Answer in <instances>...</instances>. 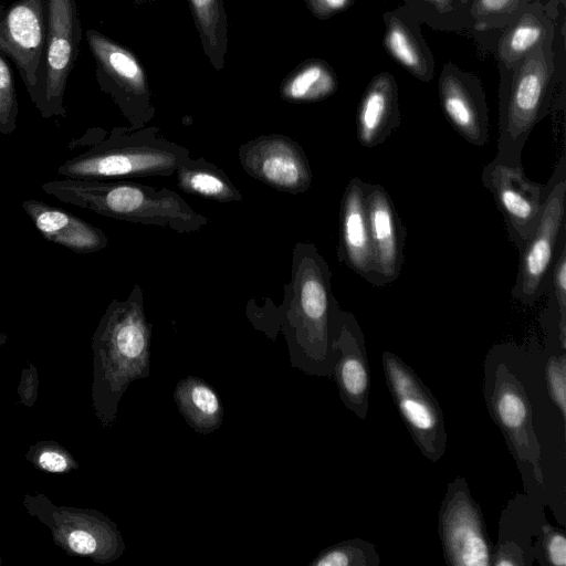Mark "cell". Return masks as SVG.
<instances>
[{
    "mask_svg": "<svg viewBox=\"0 0 566 566\" xmlns=\"http://www.w3.org/2000/svg\"><path fill=\"white\" fill-rule=\"evenodd\" d=\"M69 545L74 552L88 555L96 551L98 543L90 532L76 530L69 535Z\"/></svg>",
    "mask_w": 566,
    "mask_h": 566,
    "instance_id": "cell-36",
    "label": "cell"
},
{
    "mask_svg": "<svg viewBox=\"0 0 566 566\" xmlns=\"http://www.w3.org/2000/svg\"><path fill=\"white\" fill-rule=\"evenodd\" d=\"M533 555L534 560H537L541 566H565V532L544 521L533 543Z\"/></svg>",
    "mask_w": 566,
    "mask_h": 566,
    "instance_id": "cell-30",
    "label": "cell"
},
{
    "mask_svg": "<svg viewBox=\"0 0 566 566\" xmlns=\"http://www.w3.org/2000/svg\"><path fill=\"white\" fill-rule=\"evenodd\" d=\"M174 400L187 424L199 434H209L220 428L223 407L217 391L202 378L187 376L174 390Z\"/></svg>",
    "mask_w": 566,
    "mask_h": 566,
    "instance_id": "cell-23",
    "label": "cell"
},
{
    "mask_svg": "<svg viewBox=\"0 0 566 566\" xmlns=\"http://www.w3.org/2000/svg\"><path fill=\"white\" fill-rule=\"evenodd\" d=\"M177 186L186 193L220 203L242 201L241 191L229 176L203 157L189 156L176 169Z\"/></svg>",
    "mask_w": 566,
    "mask_h": 566,
    "instance_id": "cell-25",
    "label": "cell"
},
{
    "mask_svg": "<svg viewBox=\"0 0 566 566\" xmlns=\"http://www.w3.org/2000/svg\"><path fill=\"white\" fill-rule=\"evenodd\" d=\"M85 36L101 91L109 95L130 129L146 127L154 118L156 107L139 59L130 49L95 29H86Z\"/></svg>",
    "mask_w": 566,
    "mask_h": 566,
    "instance_id": "cell-6",
    "label": "cell"
},
{
    "mask_svg": "<svg viewBox=\"0 0 566 566\" xmlns=\"http://www.w3.org/2000/svg\"><path fill=\"white\" fill-rule=\"evenodd\" d=\"M45 34V0H17L6 9L0 52L14 63L34 106L40 98Z\"/></svg>",
    "mask_w": 566,
    "mask_h": 566,
    "instance_id": "cell-13",
    "label": "cell"
},
{
    "mask_svg": "<svg viewBox=\"0 0 566 566\" xmlns=\"http://www.w3.org/2000/svg\"><path fill=\"white\" fill-rule=\"evenodd\" d=\"M155 0H134V2L138 6H142V4H147V3H151L154 2Z\"/></svg>",
    "mask_w": 566,
    "mask_h": 566,
    "instance_id": "cell-39",
    "label": "cell"
},
{
    "mask_svg": "<svg viewBox=\"0 0 566 566\" xmlns=\"http://www.w3.org/2000/svg\"><path fill=\"white\" fill-rule=\"evenodd\" d=\"M481 178L503 216L511 241L520 251L535 231L549 184L535 182L526 177L522 165L496 158L484 166Z\"/></svg>",
    "mask_w": 566,
    "mask_h": 566,
    "instance_id": "cell-12",
    "label": "cell"
},
{
    "mask_svg": "<svg viewBox=\"0 0 566 566\" xmlns=\"http://www.w3.org/2000/svg\"><path fill=\"white\" fill-rule=\"evenodd\" d=\"M485 400L489 412L501 429L520 468L531 469L543 484L541 446L532 422V407L524 386L505 364L496 365Z\"/></svg>",
    "mask_w": 566,
    "mask_h": 566,
    "instance_id": "cell-11",
    "label": "cell"
},
{
    "mask_svg": "<svg viewBox=\"0 0 566 566\" xmlns=\"http://www.w3.org/2000/svg\"><path fill=\"white\" fill-rule=\"evenodd\" d=\"M472 0H406V7L417 18H438L459 10ZM432 18V19H433Z\"/></svg>",
    "mask_w": 566,
    "mask_h": 566,
    "instance_id": "cell-34",
    "label": "cell"
},
{
    "mask_svg": "<svg viewBox=\"0 0 566 566\" xmlns=\"http://www.w3.org/2000/svg\"><path fill=\"white\" fill-rule=\"evenodd\" d=\"M151 328L138 284L134 285L127 298L113 300L108 305L101 323L99 339L112 358L115 400L128 384L149 377Z\"/></svg>",
    "mask_w": 566,
    "mask_h": 566,
    "instance_id": "cell-5",
    "label": "cell"
},
{
    "mask_svg": "<svg viewBox=\"0 0 566 566\" xmlns=\"http://www.w3.org/2000/svg\"><path fill=\"white\" fill-rule=\"evenodd\" d=\"M365 200L373 254V285L385 286L399 276L405 230L387 190L365 182Z\"/></svg>",
    "mask_w": 566,
    "mask_h": 566,
    "instance_id": "cell-17",
    "label": "cell"
},
{
    "mask_svg": "<svg viewBox=\"0 0 566 566\" xmlns=\"http://www.w3.org/2000/svg\"><path fill=\"white\" fill-rule=\"evenodd\" d=\"M338 259L373 284V254L365 181L357 177L348 181L340 201Z\"/></svg>",
    "mask_w": 566,
    "mask_h": 566,
    "instance_id": "cell-19",
    "label": "cell"
},
{
    "mask_svg": "<svg viewBox=\"0 0 566 566\" xmlns=\"http://www.w3.org/2000/svg\"><path fill=\"white\" fill-rule=\"evenodd\" d=\"M442 553L450 566H492L493 545L479 503L464 478L448 484L438 516Z\"/></svg>",
    "mask_w": 566,
    "mask_h": 566,
    "instance_id": "cell-10",
    "label": "cell"
},
{
    "mask_svg": "<svg viewBox=\"0 0 566 566\" xmlns=\"http://www.w3.org/2000/svg\"><path fill=\"white\" fill-rule=\"evenodd\" d=\"M333 378L344 406L366 419L369 408L370 369L363 331L355 316L340 307L333 322Z\"/></svg>",
    "mask_w": 566,
    "mask_h": 566,
    "instance_id": "cell-15",
    "label": "cell"
},
{
    "mask_svg": "<svg viewBox=\"0 0 566 566\" xmlns=\"http://www.w3.org/2000/svg\"><path fill=\"white\" fill-rule=\"evenodd\" d=\"M553 32L554 27L543 10L526 6L497 41L499 63L505 71L512 70Z\"/></svg>",
    "mask_w": 566,
    "mask_h": 566,
    "instance_id": "cell-24",
    "label": "cell"
},
{
    "mask_svg": "<svg viewBox=\"0 0 566 566\" xmlns=\"http://www.w3.org/2000/svg\"><path fill=\"white\" fill-rule=\"evenodd\" d=\"M545 380L549 397L566 421V355L551 356L545 366Z\"/></svg>",
    "mask_w": 566,
    "mask_h": 566,
    "instance_id": "cell-33",
    "label": "cell"
},
{
    "mask_svg": "<svg viewBox=\"0 0 566 566\" xmlns=\"http://www.w3.org/2000/svg\"><path fill=\"white\" fill-rule=\"evenodd\" d=\"M4 1L6 0H0V21H1L2 17H3L4 12H6V9H7L4 7Z\"/></svg>",
    "mask_w": 566,
    "mask_h": 566,
    "instance_id": "cell-38",
    "label": "cell"
},
{
    "mask_svg": "<svg viewBox=\"0 0 566 566\" xmlns=\"http://www.w3.org/2000/svg\"><path fill=\"white\" fill-rule=\"evenodd\" d=\"M558 310V340L563 349L566 348V235L558 247L551 274Z\"/></svg>",
    "mask_w": 566,
    "mask_h": 566,
    "instance_id": "cell-32",
    "label": "cell"
},
{
    "mask_svg": "<svg viewBox=\"0 0 566 566\" xmlns=\"http://www.w3.org/2000/svg\"><path fill=\"white\" fill-rule=\"evenodd\" d=\"M243 170L276 191L298 195L312 185L308 158L298 143L282 134L260 135L238 149Z\"/></svg>",
    "mask_w": 566,
    "mask_h": 566,
    "instance_id": "cell-14",
    "label": "cell"
},
{
    "mask_svg": "<svg viewBox=\"0 0 566 566\" xmlns=\"http://www.w3.org/2000/svg\"><path fill=\"white\" fill-rule=\"evenodd\" d=\"M545 206L534 233L520 250V264L512 296L522 305H533L551 283L553 263L566 235V157L558 161L549 181Z\"/></svg>",
    "mask_w": 566,
    "mask_h": 566,
    "instance_id": "cell-7",
    "label": "cell"
},
{
    "mask_svg": "<svg viewBox=\"0 0 566 566\" xmlns=\"http://www.w3.org/2000/svg\"><path fill=\"white\" fill-rule=\"evenodd\" d=\"M400 124L398 85L392 74L380 72L367 84L357 107L359 144L373 148L384 143Z\"/></svg>",
    "mask_w": 566,
    "mask_h": 566,
    "instance_id": "cell-20",
    "label": "cell"
},
{
    "mask_svg": "<svg viewBox=\"0 0 566 566\" xmlns=\"http://www.w3.org/2000/svg\"><path fill=\"white\" fill-rule=\"evenodd\" d=\"M544 521L542 505L528 495L516 494L510 500L499 520L492 566H531L534 563L533 543Z\"/></svg>",
    "mask_w": 566,
    "mask_h": 566,
    "instance_id": "cell-18",
    "label": "cell"
},
{
    "mask_svg": "<svg viewBox=\"0 0 566 566\" xmlns=\"http://www.w3.org/2000/svg\"><path fill=\"white\" fill-rule=\"evenodd\" d=\"M205 55L217 71L226 64L228 21L224 0H188Z\"/></svg>",
    "mask_w": 566,
    "mask_h": 566,
    "instance_id": "cell-27",
    "label": "cell"
},
{
    "mask_svg": "<svg viewBox=\"0 0 566 566\" xmlns=\"http://www.w3.org/2000/svg\"><path fill=\"white\" fill-rule=\"evenodd\" d=\"M385 32L382 45L399 65L421 82L434 76V57L421 34L418 19L407 7H398L382 14Z\"/></svg>",
    "mask_w": 566,
    "mask_h": 566,
    "instance_id": "cell-22",
    "label": "cell"
},
{
    "mask_svg": "<svg viewBox=\"0 0 566 566\" xmlns=\"http://www.w3.org/2000/svg\"><path fill=\"white\" fill-rule=\"evenodd\" d=\"M335 70L325 60L312 57L294 67L280 85V96L289 103H315L338 90Z\"/></svg>",
    "mask_w": 566,
    "mask_h": 566,
    "instance_id": "cell-26",
    "label": "cell"
},
{
    "mask_svg": "<svg viewBox=\"0 0 566 566\" xmlns=\"http://www.w3.org/2000/svg\"><path fill=\"white\" fill-rule=\"evenodd\" d=\"M528 0H472L469 15L478 30L507 27L525 9Z\"/></svg>",
    "mask_w": 566,
    "mask_h": 566,
    "instance_id": "cell-29",
    "label": "cell"
},
{
    "mask_svg": "<svg viewBox=\"0 0 566 566\" xmlns=\"http://www.w3.org/2000/svg\"><path fill=\"white\" fill-rule=\"evenodd\" d=\"M190 150L168 140L155 126L114 127L86 151L65 160L57 175L78 179L169 177Z\"/></svg>",
    "mask_w": 566,
    "mask_h": 566,
    "instance_id": "cell-3",
    "label": "cell"
},
{
    "mask_svg": "<svg viewBox=\"0 0 566 566\" xmlns=\"http://www.w3.org/2000/svg\"><path fill=\"white\" fill-rule=\"evenodd\" d=\"M310 12L318 20H327L347 10L355 0H304Z\"/></svg>",
    "mask_w": 566,
    "mask_h": 566,
    "instance_id": "cell-35",
    "label": "cell"
},
{
    "mask_svg": "<svg viewBox=\"0 0 566 566\" xmlns=\"http://www.w3.org/2000/svg\"><path fill=\"white\" fill-rule=\"evenodd\" d=\"M554 32L509 72L500 87L497 150L494 158L522 165L534 127L549 112L554 86Z\"/></svg>",
    "mask_w": 566,
    "mask_h": 566,
    "instance_id": "cell-4",
    "label": "cell"
},
{
    "mask_svg": "<svg viewBox=\"0 0 566 566\" xmlns=\"http://www.w3.org/2000/svg\"><path fill=\"white\" fill-rule=\"evenodd\" d=\"M42 190L60 201L103 217L167 228L178 233L201 230L209 219L198 213L176 191L126 179L66 178L46 181Z\"/></svg>",
    "mask_w": 566,
    "mask_h": 566,
    "instance_id": "cell-2",
    "label": "cell"
},
{
    "mask_svg": "<svg viewBox=\"0 0 566 566\" xmlns=\"http://www.w3.org/2000/svg\"><path fill=\"white\" fill-rule=\"evenodd\" d=\"M22 209L45 240L72 252L90 254L108 245L102 229L57 207L28 199L22 202Z\"/></svg>",
    "mask_w": 566,
    "mask_h": 566,
    "instance_id": "cell-21",
    "label": "cell"
},
{
    "mask_svg": "<svg viewBox=\"0 0 566 566\" xmlns=\"http://www.w3.org/2000/svg\"><path fill=\"white\" fill-rule=\"evenodd\" d=\"M439 101L444 116L468 143L482 147L490 138L486 95L480 80L449 62L438 81Z\"/></svg>",
    "mask_w": 566,
    "mask_h": 566,
    "instance_id": "cell-16",
    "label": "cell"
},
{
    "mask_svg": "<svg viewBox=\"0 0 566 566\" xmlns=\"http://www.w3.org/2000/svg\"><path fill=\"white\" fill-rule=\"evenodd\" d=\"M380 556L376 546L363 538H350L323 551L310 566H378Z\"/></svg>",
    "mask_w": 566,
    "mask_h": 566,
    "instance_id": "cell-28",
    "label": "cell"
},
{
    "mask_svg": "<svg viewBox=\"0 0 566 566\" xmlns=\"http://www.w3.org/2000/svg\"><path fill=\"white\" fill-rule=\"evenodd\" d=\"M39 462L42 468L52 472H62L67 465L64 457L54 451L43 452L39 458Z\"/></svg>",
    "mask_w": 566,
    "mask_h": 566,
    "instance_id": "cell-37",
    "label": "cell"
},
{
    "mask_svg": "<svg viewBox=\"0 0 566 566\" xmlns=\"http://www.w3.org/2000/svg\"><path fill=\"white\" fill-rule=\"evenodd\" d=\"M18 96L12 70L6 55L0 52V134L9 135L17 128Z\"/></svg>",
    "mask_w": 566,
    "mask_h": 566,
    "instance_id": "cell-31",
    "label": "cell"
},
{
    "mask_svg": "<svg viewBox=\"0 0 566 566\" xmlns=\"http://www.w3.org/2000/svg\"><path fill=\"white\" fill-rule=\"evenodd\" d=\"M381 364L389 392L415 444L428 460L439 461L447 447L440 405L417 373L399 356L384 352Z\"/></svg>",
    "mask_w": 566,
    "mask_h": 566,
    "instance_id": "cell-8",
    "label": "cell"
},
{
    "mask_svg": "<svg viewBox=\"0 0 566 566\" xmlns=\"http://www.w3.org/2000/svg\"><path fill=\"white\" fill-rule=\"evenodd\" d=\"M45 6L42 82L35 108L43 118L66 117L65 90L80 53L82 25L75 0H45Z\"/></svg>",
    "mask_w": 566,
    "mask_h": 566,
    "instance_id": "cell-9",
    "label": "cell"
},
{
    "mask_svg": "<svg viewBox=\"0 0 566 566\" xmlns=\"http://www.w3.org/2000/svg\"><path fill=\"white\" fill-rule=\"evenodd\" d=\"M329 266L312 242L293 248L291 282L279 306L280 332L290 364L305 374L332 377L333 322L339 307L332 291Z\"/></svg>",
    "mask_w": 566,
    "mask_h": 566,
    "instance_id": "cell-1",
    "label": "cell"
}]
</instances>
